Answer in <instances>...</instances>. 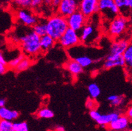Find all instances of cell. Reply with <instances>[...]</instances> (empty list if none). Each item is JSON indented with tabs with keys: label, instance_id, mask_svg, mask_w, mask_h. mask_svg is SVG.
Segmentation results:
<instances>
[{
	"label": "cell",
	"instance_id": "1",
	"mask_svg": "<svg viewBox=\"0 0 132 131\" xmlns=\"http://www.w3.org/2000/svg\"><path fill=\"white\" fill-rule=\"evenodd\" d=\"M19 41L24 53L28 56H36L41 52L40 37L32 30L26 31L20 36Z\"/></svg>",
	"mask_w": 132,
	"mask_h": 131
},
{
	"label": "cell",
	"instance_id": "2",
	"mask_svg": "<svg viewBox=\"0 0 132 131\" xmlns=\"http://www.w3.org/2000/svg\"><path fill=\"white\" fill-rule=\"evenodd\" d=\"M68 28L67 19L57 14L46 20V34L58 41L62 34Z\"/></svg>",
	"mask_w": 132,
	"mask_h": 131
},
{
	"label": "cell",
	"instance_id": "3",
	"mask_svg": "<svg viewBox=\"0 0 132 131\" xmlns=\"http://www.w3.org/2000/svg\"><path fill=\"white\" fill-rule=\"evenodd\" d=\"M128 18L119 14L114 18L112 20H110L109 27V34L113 38H117L126 32V31L128 30Z\"/></svg>",
	"mask_w": 132,
	"mask_h": 131
},
{
	"label": "cell",
	"instance_id": "4",
	"mask_svg": "<svg viewBox=\"0 0 132 131\" xmlns=\"http://www.w3.org/2000/svg\"><path fill=\"white\" fill-rule=\"evenodd\" d=\"M98 12H100L103 17L109 20H112L120 14L119 9L114 0H99Z\"/></svg>",
	"mask_w": 132,
	"mask_h": 131
},
{
	"label": "cell",
	"instance_id": "5",
	"mask_svg": "<svg viewBox=\"0 0 132 131\" xmlns=\"http://www.w3.org/2000/svg\"><path fill=\"white\" fill-rule=\"evenodd\" d=\"M58 42L61 47L66 49H69L81 44L78 32L69 28L60 38Z\"/></svg>",
	"mask_w": 132,
	"mask_h": 131
},
{
	"label": "cell",
	"instance_id": "6",
	"mask_svg": "<svg viewBox=\"0 0 132 131\" xmlns=\"http://www.w3.org/2000/svg\"><path fill=\"white\" fill-rule=\"evenodd\" d=\"M79 33L81 43L85 45H91L95 42L98 38L97 27L92 24H86L80 30Z\"/></svg>",
	"mask_w": 132,
	"mask_h": 131
},
{
	"label": "cell",
	"instance_id": "7",
	"mask_svg": "<svg viewBox=\"0 0 132 131\" xmlns=\"http://www.w3.org/2000/svg\"><path fill=\"white\" fill-rule=\"evenodd\" d=\"M15 19L19 23L26 27H32L38 22L36 14L29 9H19L15 13Z\"/></svg>",
	"mask_w": 132,
	"mask_h": 131
},
{
	"label": "cell",
	"instance_id": "8",
	"mask_svg": "<svg viewBox=\"0 0 132 131\" xmlns=\"http://www.w3.org/2000/svg\"><path fill=\"white\" fill-rule=\"evenodd\" d=\"M69 28L79 32L87 23V18L79 10L66 18Z\"/></svg>",
	"mask_w": 132,
	"mask_h": 131
},
{
	"label": "cell",
	"instance_id": "9",
	"mask_svg": "<svg viewBox=\"0 0 132 131\" xmlns=\"http://www.w3.org/2000/svg\"><path fill=\"white\" fill-rule=\"evenodd\" d=\"M79 10V3L74 0H61L57 7L58 14L67 18Z\"/></svg>",
	"mask_w": 132,
	"mask_h": 131
},
{
	"label": "cell",
	"instance_id": "10",
	"mask_svg": "<svg viewBox=\"0 0 132 131\" xmlns=\"http://www.w3.org/2000/svg\"><path fill=\"white\" fill-rule=\"evenodd\" d=\"M99 0H81L79 3V11L87 18L98 12Z\"/></svg>",
	"mask_w": 132,
	"mask_h": 131
},
{
	"label": "cell",
	"instance_id": "11",
	"mask_svg": "<svg viewBox=\"0 0 132 131\" xmlns=\"http://www.w3.org/2000/svg\"><path fill=\"white\" fill-rule=\"evenodd\" d=\"M13 25V17L11 13L5 9H0V33L11 30Z\"/></svg>",
	"mask_w": 132,
	"mask_h": 131
},
{
	"label": "cell",
	"instance_id": "12",
	"mask_svg": "<svg viewBox=\"0 0 132 131\" xmlns=\"http://www.w3.org/2000/svg\"><path fill=\"white\" fill-rule=\"evenodd\" d=\"M130 125V119L126 115H120L118 117L110 122L107 127L111 130L124 131L128 128Z\"/></svg>",
	"mask_w": 132,
	"mask_h": 131
},
{
	"label": "cell",
	"instance_id": "13",
	"mask_svg": "<svg viewBox=\"0 0 132 131\" xmlns=\"http://www.w3.org/2000/svg\"><path fill=\"white\" fill-rule=\"evenodd\" d=\"M123 66H125V62L122 55H114L109 54L103 63V67L106 69H111L115 67Z\"/></svg>",
	"mask_w": 132,
	"mask_h": 131
},
{
	"label": "cell",
	"instance_id": "14",
	"mask_svg": "<svg viewBox=\"0 0 132 131\" xmlns=\"http://www.w3.org/2000/svg\"><path fill=\"white\" fill-rule=\"evenodd\" d=\"M130 44L128 39H120L112 43L110 49V55H122Z\"/></svg>",
	"mask_w": 132,
	"mask_h": 131
},
{
	"label": "cell",
	"instance_id": "15",
	"mask_svg": "<svg viewBox=\"0 0 132 131\" xmlns=\"http://www.w3.org/2000/svg\"><path fill=\"white\" fill-rule=\"evenodd\" d=\"M120 115L118 111H113V112L109 113L106 114H101L99 115V117L96 119L95 121L97 124L101 125V127H105L109 125L110 122H112L117 117H118Z\"/></svg>",
	"mask_w": 132,
	"mask_h": 131
},
{
	"label": "cell",
	"instance_id": "16",
	"mask_svg": "<svg viewBox=\"0 0 132 131\" xmlns=\"http://www.w3.org/2000/svg\"><path fill=\"white\" fill-rule=\"evenodd\" d=\"M19 112L16 110H10L5 106L0 107V119L13 121L19 117Z\"/></svg>",
	"mask_w": 132,
	"mask_h": 131
},
{
	"label": "cell",
	"instance_id": "17",
	"mask_svg": "<svg viewBox=\"0 0 132 131\" xmlns=\"http://www.w3.org/2000/svg\"><path fill=\"white\" fill-rule=\"evenodd\" d=\"M56 41L47 34L40 37V47L42 52L45 53L55 46Z\"/></svg>",
	"mask_w": 132,
	"mask_h": 131
},
{
	"label": "cell",
	"instance_id": "18",
	"mask_svg": "<svg viewBox=\"0 0 132 131\" xmlns=\"http://www.w3.org/2000/svg\"><path fill=\"white\" fill-rule=\"evenodd\" d=\"M65 66L66 69L73 75H78L84 72V68L73 59L67 61Z\"/></svg>",
	"mask_w": 132,
	"mask_h": 131
},
{
	"label": "cell",
	"instance_id": "19",
	"mask_svg": "<svg viewBox=\"0 0 132 131\" xmlns=\"http://www.w3.org/2000/svg\"><path fill=\"white\" fill-rule=\"evenodd\" d=\"M118 9H119L120 14L125 17L128 18L131 14V8L129 7L128 0H114Z\"/></svg>",
	"mask_w": 132,
	"mask_h": 131
},
{
	"label": "cell",
	"instance_id": "20",
	"mask_svg": "<svg viewBox=\"0 0 132 131\" xmlns=\"http://www.w3.org/2000/svg\"><path fill=\"white\" fill-rule=\"evenodd\" d=\"M72 59L74 60L76 62H77L83 68L90 66L94 62V60L92 59V58L87 56L86 55L78 54L77 56L74 57Z\"/></svg>",
	"mask_w": 132,
	"mask_h": 131
},
{
	"label": "cell",
	"instance_id": "21",
	"mask_svg": "<svg viewBox=\"0 0 132 131\" xmlns=\"http://www.w3.org/2000/svg\"><path fill=\"white\" fill-rule=\"evenodd\" d=\"M32 31L39 37L46 34V20L38 19L36 24L32 26Z\"/></svg>",
	"mask_w": 132,
	"mask_h": 131
},
{
	"label": "cell",
	"instance_id": "22",
	"mask_svg": "<svg viewBox=\"0 0 132 131\" xmlns=\"http://www.w3.org/2000/svg\"><path fill=\"white\" fill-rule=\"evenodd\" d=\"M122 56L124 60L126 69L131 72L132 68V45L131 44H129V46L125 50Z\"/></svg>",
	"mask_w": 132,
	"mask_h": 131
},
{
	"label": "cell",
	"instance_id": "23",
	"mask_svg": "<svg viewBox=\"0 0 132 131\" xmlns=\"http://www.w3.org/2000/svg\"><path fill=\"white\" fill-rule=\"evenodd\" d=\"M32 64V60L29 58L24 57L22 58L20 62H19V64L17 65V66L15 68V70L17 72H21L23 71L26 70L27 69L30 68Z\"/></svg>",
	"mask_w": 132,
	"mask_h": 131
},
{
	"label": "cell",
	"instance_id": "24",
	"mask_svg": "<svg viewBox=\"0 0 132 131\" xmlns=\"http://www.w3.org/2000/svg\"><path fill=\"white\" fill-rule=\"evenodd\" d=\"M107 100L110 102L111 106L119 107L124 102V97L122 95L112 94L108 97Z\"/></svg>",
	"mask_w": 132,
	"mask_h": 131
},
{
	"label": "cell",
	"instance_id": "25",
	"mask_svg": "<svg viewBox=\"0 0 132 131\" xmlns=\"http://www.w3.org/2000/svg\"><path fill=\"white\" fill-rule=\"evenodd\" d=\"M90 98L97 99L101 94V89L99 86L96 83H91L87 87Z\"/></svg>",
	"mask_w": 132,
	"mask_h": 131
},
{
	"label": "cell",
	"instance_id": "26",
	"mask_svg": "<svg viewBox=\"0 0 132 131\" xmlns=\"http://www.w3.org/2000/svg\"><path fill=\"white\" fill-rule=\"evenodd\" d=\"M37 116L41 119H51L54 117V113L49 108H43L38 110Z\"/></svg>",
	"mask_w": 132,
	"mask_h": 131
},
{
	"label": "cell",
	"instance_id": "27",
	"mask_svg": "<svg viewBox=\"0 0 132 131\" xmlns=\"http://www.w3.org/2000/svg\"><path fill=\"white\" fill-rule=\"evenodd\" d=\"M12 3L17 9H29L31 7V0H13Z\"/></svg>",
	"mask_w": 132,
	"mask_h": 131
},
{
	"label": "cell",
	"instance_id": "28",
	"mask_svg": "<svg viewBox=\"0 0 132 131\" xmlns=\"http://www.w3.org/2000/svg\"><path fill=\"white\" fill-rule=\"evenodd\" d=\"M0 131H15L13 123L10 121L0 119Z\"/></svg>",
	"mask_w": 132,
	"mask_h": 131
},
{
	"label": "cell",
	"instance_id": "29",
	"mask_svg": "<svg viewBox=\"0 0 132 131\" xmlns=\"http://www.w3.org/2000/svg\"><path fill=\"white\" fill-rule=\"evenodd\" d=\"M13 128L15 131H29L28 125L24 121L13 123Z\"/></svg>",
	"mask_w": 132,
	"mask_h": 131
},
{
	"label": "cell",
	"instance_id": "30",
	"mask_svg": "<svg viewBox=\"0 0 132 131\" xmlns=\"http://www.w3.org/2000/svg\"><path fill=\"white\" fill-rule=\"evenodd\" d=\"M24 55H20L19 56H17L16 57L14 58L13 59L11 60L7 65L8 68H11V69H15L16 66H17V65L19 64V62H20V60L24 57Z\"/></svg>",
	"mask_w": 132,
	"mask_h": 131
},
{
	"label": "cell",
	"instance_id": "31",
	"mask_svg": "<svg viewBox=\"0 0 132 131\" xmlns=\"http://www.w3.org/2000/svg\"><path fill=\"white\" fill-rule=\"evenodd\" d=\"M97 106V103L96 102L95 99H93V98H89L86 100V108H87L88 110H92L96 109Z\"/></svg>",
	"mask_w": 132,
	"mask_h": 131
},
{
	"label": "cell",
	"instance_id": "32",
	"mask_svg": "<svg viewBox=\"0 0 132 131\" xmlns=\"http://www.w3.org/2000/svg\"><path fill=\"white\" fill-rule=\"evenodd\" d=\"M44 3V0H31V7L34 9L38 8Z\"/></svg>",
	"mask_w": 132,
	"mask_h": 131
},
{
	"label": "cell",
	"instance_id": "33",
	"mask_svg": "<svg viewBox=\"0 0 132 131\" xmlns=\"http://www.w3.org/2000/svg\"><path fill=\"white\" fill-rule=\"evenodd\" d=\"M8 67L7 65L3 64L0 63V74H5L7 71Z\"/></svg>",
	"mask_w": 132,
	"mask_h": 131
},
{
	"label": "cell",
	"instance_id": "34",
	"mask_svg": "<svg viewBox=\"0 0 132 131\" xmlns=\"http://www.w3.org/2000/svg\"><path fill=\"white\" fill-rule=\"evenodd\" d=\"M60 2H61V0H51V5L54 8L57 9Z\"/></svg>",
	"mask_w": 132,
	"mask_h": 131
},
{
	"label": "cell",
	"instance_id": "35",
	"mask_svg": "<svg viewBox=\"0 0 132 131\" xmlns=\"http://www.w3.org/2000/svg\"><path fill=\"white\" fill-rule=\"evenodd\" d=\"M0 63L3 64L5 65H7V60H6V59L4 57V55H3V53L2 51H0Z\"/></svg>",
	"mask_w": 132,
	"mask_h": 131
},
{
	"label": "cell",
	"instance_id": "36",
	"mask_svg": "<svg viewBox=\"0 0 132 131\" xmlns=\"http://www.w3.org/2000/svg\"><path fill=\"white\" fill-rule=\"evenodd\" d=\"M128 118H129L130 119H131L132 118V108L131 107H129L128 108V109L126 111V115Z\"/></svg>",
	"mask_w": 132,
	"mask_h": 131
},
{
	"label": "cell",
	"instance_id": "37",
	"mask_svg": "<svg viewBox=\"0 0 132 131\" xmlns=\"http://www.w3.org/2000/svg\"><path fill=\"white\" fill-rule=\"evenodd\" d=\"M5 100L4 99H1L0 98V107H2V106H4L5 105Z\"/></svg>",
	"mask_w": 132,
	"mask_h": 131
},
{
	"label": "cell",
	"instance_id": "38",
	"mask_svg": "<svg viewBox=\"0 0 132 131\" xmlns=\"http://www.w3.org/2000/svg\"><path fill=\"white\" fill-rule=\"evenodd\" d=\"M65 130L64 128V127H61V126H59L56 128V131H64Z\"/></svg>",
	"mask_w": 132,
	"mask_h": 131
},
{
	"label": "cell",
	"instance_id": "39",
	"mask_svg": "<svg viewBox=\"0 0 132 131\" xmlns=\"http://www.w3.org/2000/svg\"><path fill=\"white\" fill-rule=\"evenodd\" d=\"M128 5H129V7H130L131 9L132 8V0H128Z\"/></svg>",
	"mask_w": 132,
	"mask_h": 131
},
{
	"label": "cell",
	"instance_id": "40",
	"mask_svg": "<svg viewBox=\"0 0 132 131\" xmlns=\"http://www.w3.org/2000/svg\"><path fill=\"white\" fill-rule=\"evenodd\" d=\"M5 2H11L13 0H3Z\"/></svg>",
	"mask_w": 132,
	"mask_h": 131
},
{
	"label": "cell",
	"instance_id": "41",
	"mask_svg": "<svg viewBox=\"0 0 132 131\" xmlns=\"http://www.w3.org/2000/svg\"><path fill=\"white\" fill-rule=\"evenodd\" d=\"M74 1H76V2H77V3H80V1H81V0H74Z\"/></svg>",
	"mask_w": 132,
	"mask_h": 131
},
{
	"label": "cell",
	"instance_id": "42",
	"mask_svg": "<svg viewBox=\"0 0 132 131\" xmlns=\"http://www.w3.org/2000/svg\"><path fill=\"white\" fill-rule=\"evenodd\" d=\"M124 131H131V130H125Z\"/></svg>",
	"mask_w": 132,
	"mask_h": 131
},
{
	"label": "cell",
	"instance_id": "43",
	"mask_svg": "<svg viewBox=\"0 0 132 131\" xmlns=\"http://www.w3.org/2000/svg\"><path fill=\"white\" fill-rule=\"evenodd\" d=\"M64 131H65V130H64Z\"/></svg>",
	"mask_w": 132,
	"mask_h": 131
}]
</instances>
